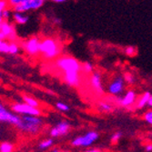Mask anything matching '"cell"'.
<instances>
[{
    "mask_svg": "<svg viewBox=\"0 0 152 152\" xmlns=\"http://www.w3.org/2000/svg\"><path fill=\"white\" fill-rule=\"evenodd\" d=\"M144 119L150 125H152V110L151 111H148L145 115H144Z\"/></svg>",
    "mask_w": 152,
    "mask_h": 152,
    "instance_id": "obj_30",
    "label": "cell"
},
{
    "mask_svg": "<svg viewBox=\"0 0 152 152\" xmlns=\"http://www.w3.org/2000/svg\"><path fill=\"white\" fill-rule=\"evenodd\" d=\"M70 125L69 123L66 121H61L57 124L56 127H54L50 130V135L52 137H58V136H63L66 135L68 131H69Z\"/></svg>",
    "mask_w": 152,
    "mask_h": 152,
    "instance_id": "obj_13",
    "label": "cell"
},
{
    "mask_svg": "<svg viewBox=\"0 0 152 152\" xmlns=\"http://www.w3.org/2000/svg\"><path fill=\"white\" fill-rule=\"evenodd\" d=\"M12 110L18 115H30V116H40L41 110L38 107H32L26 103H16L12 105Z\"/></svg>",
    "mask_w": 152,
    "mask_h": 152,
    "instance_id": "obj_6",
    "label": "cell"
},
{
    "mask_svg": "<svg viewBox=\"0 0 152 152\" xmlns=\"http://www.w3.org/2000/svg\"><path fill=\"white\" fill-rule=\"evenodd\" d=\"M146 150H147L148 152L152 151V145H148V146L146 147Z\"/></svg>",
    "mask_w": 152,
    "mask_h": 152,
    "instance_id": "obj_35",
    "label": "cell"
},
{
    "mask_svg": "<svg viewBox=\"0 0 152 152\" xmlns=\"http://www.w3.org/2000/svg\"><path fill=\"white\" fill-rule=\"evenodd\" d=\"M99 137V134L96 131H89L85 136L78 137L73 140L72 144L76 147H88Z\"/></svg>",
    "mask_w": 152,
    "mask_h": 152,
    "instance_id": "obj_10",
    "label": "cell"
},
{
    "mask_svg": "<svg viewBox=\"0 0 152 152\" xmlns=\"http://www.w3.org/2000/svg\"><path fill=\"white\" fill-rule=\"evenodd\" d=\"M148 106L152 107V95H150V96H149V99L148 101Z\"/></svg>",
    "mask_w": 152,
    "mask_h": 152,
    "instance_id": "obj_34",
    "label": "cell"
},
{
    "mask_svg": "<svg viewBox=\"0 0 152 152\" xmlns=\"http://www.w3.org/2000/svg\"><path fill=\"white\" fill-rule=\"evenodd\" d=\"M0 38L10 41H17L18 35L16 26L10 20H4L0 25Z\"/></svg>",
    "mask_w": 152,
    "mask_h": 152,
    "instance_id": "obj_5",
    "label": "cell"
},
{
    "mask_svg": "<svg viewBox=\"0 0 152 152\" xmlns=\"http://www.w3.org/2000/svg\"><path fill=\"white\" fill-rule=\"evenodd\" d=\"M45 1H47V0H45Z\"/></svg>",
    "mask_w": 152,
    "mask_h": 152,
    "instance_id": "obj_38",
    "label": "cell"
},
{
    "mask_svg": "<svg viewBox=\"0 0 152 152\" xmlns=\"http://www.w3.org/2000/svg\"><path fill=\"white\" fill-rule=\"evenodd\" d=\"M45 0H32L30 2H25L23 4L18 5L16 7H11L14 12L26 13L29 11H36L43 7L45 4Z\"/></svg>",
    "mask_w": 152,
    "mask_h": 152,
    "instance_id": "obj_8",
    "label": "cell"
},
{
    "mask_svg": "<svg viewBox=\"0 0 152 152\" xmlns=\"http://www.w3.org/2000/svg\"><path fill=\"white\" fill-rule=\"evenodd\" d=\"M87 152H99V150H88Z\"/></svg>",
    "mask_w": 152,
    "mask_h": 152,
    "instance_id": "obj_36",
    "label": "cell"
},
{
    "mask_svg": "<svg viewBox=\"0 0 152 152\" xmlns=\"http://www.w3.org/2000/svg\"><path fill=\"white\" fill-rule=\"evenodd\" d=\"M125 85H126V82H125V79H124V77L116 76L108 84L107 91L111 95L118 96L122 94L123 91L125 90Z\"/></svg>",
    "mask_w": 152,
    "mask_h": 152,
    "instance_id": "obj_9",
    "label": "cell"
},
{
    "mask_svg": "<svg viewBox=\"0 0 152 152\" xmlns=\"http://www.w3.org/2000/svg\"><path fill=\"white\" fill-rule=\"evenodd\" d=\"M55 66L63 74H75L82 72V64L72 56H59L55 61Z\"/></svg>",
    "mask_w": 152,
    "mask_h": 152,
    "instance_id": "obj_2",
    "label": "cell"
},
{
    "mask_svg": "<svg viewBox=\"0 0 152 152\" xmlns=\"http://www.w3.org/2000/svg\"><path fill=\"white\" fill-rule=\"evenodd\" d=\"M12 16H13V9L10 7L5 8L3 10L2 17H3L4 20H10L12 18Z\"/></svg>",
    "mask_w": 152,
    "mask_h": 152,
    "instance_id": "obj_22",
    "label": "cell"
},
{
    "mask_svg": "<svg viewBox=\"0 0 152 152\" xmlns=\"http://www.w3.org/2000/svg\"><path fill=\"white\" fill-rule=\"evenodd\" d=\"M89 83L92 89L99 95H102L104 93V86H103V80L102 75L99 71H93L90 74Z\"/></svg>",
    "mask_w": 152,
    "mask_h": 152,
    "instance_id": "obj_11",
    "label": "cell"
},
{
    "mask_svg": "<svg viewBox=\"0 0 152 152\" xmlns=\"http://www.w3.org/2000/svg\"><path fill=\"white\" fill-rule=\"evenodd\" d=\"M21 120V116L15 112H11L0 102V122H7L12 125L18 126Z\"/></svg>",
    "mask_w": 152,
    "mask_h": 152,
    "instance_id": "obj_7",
    "label": "cell"
},
{
    "mask_svg": "<svg viewBox=\"0 0 152 152\" xmlns=\"http://www.w3.org/2000/svg\"><path fill=\"white\" fill-rule=\"evenodd\" d=\"M94 71V65L90 62H84L82 64V72L84 74H91Z\"/></svg>",
    "mask_w": 152,
    "mask_h": 152,
    "instance_id": "obj_19",
    "label": "cell"
},
{
    "mask_svg": "<svg viewBox=\"0 0 152 152\" xmlns=\"http://www.w3.org/2000/svg\"><path fill=\"white\" fill-rule=\"evenodd\" d=\"M62 47L58 39L45 37L40 41L39 55L46 60L57 59L61 54Z\"/></svg>",
    "mask_w": 152,
    "mask_h": 152,
    "instance_id": "obj_1",
    "label": "cell"
},
{
    "mask_svg": "<svg viewBox=\"0 0 152 152\" xmlns=\"http://www.w3.org/2000/svg\"><path fill=\"white\" fill-rule=\"evenodd\" d=\"M99 107L101 109V111H105V112H109L112 110V107L106 102H99Z\"/></svg>",
    "mask_w": 152,
    "mask_h": 152,
    "instance_id": "obj_27",
    "label": "cell"
},
{
    "mask_svg": "<svg viewBox=\"0 0 152 152\" xmlns=\"http://www.w3.org/2000/svg\"><path fill=\"white\" fill-rule=\"evenodd\" d=\"M53 21H54V24H58V25L61 24V20H60L59 18H55L53 19Z\"/></svg>",
    "mask_w": 152,
    "mask_h": 152,
    "instance_id": "obj_33",
    "label": "cell"
},
{
    "mask_svg": "<svg viewBox=\"0 0 152 152\" xmlns=\"http://www.w3.org/2000/svg\"><path fill=\"white\" fill-rule=\"evenodd\" d=\"M63 80L69 87L77 88L81 83V76L79 73L75 74H65L63 75Z\"/></svg>",
    "mask_w": 152,
    "mask_h": 152,
    "instance_id": "obj_14",
    "label": "cell"
},
{
    "mask_svg": "<svg viewBox=\"0 0 152 152\" xmlns=\"http://www.w3.org/2000/svg\"><path fill=\"white\" fill-rule=\"evenodd\" d=\"M137 94L134 90H129L127 93L124 95V96H118L117 98V103L122 107H129L136 101Z\"/></svg>",
    "mask_w": 152,
    "mask_h": 152,
    "instance_id": "obj_12",
    "label": "cell"
},
{
    "mask_svg": "<svg viewBox=\"0 0 152 152\" xmlns=\"http://www.w3.org/2000/svg\"><path fill=\"white\" fill-rule=\"evenodd\" d=\"M9 52V41L0 38V53L8 54Z\"/></svg>",
    "mask_w": 152,
    "mask_h": 152,
    "instance_id": "obj_18",
    "label": "cell"
},
{
    "mask_svg": "<svg viewBox=\"0 0 152 152\" xmlns=\"http://www.w3.org/2000/svg\"><path fill=\"white\" fill-rule=\"evenodd\" d=\"M7 2H8V6L10 7H16L18 5L26 2V0H7Z\"/></svg>",
    "mask_w": 152,
    "mask_h": 152,
    "instance_id": "obj_28",
    "label": "cell"
},
{
    "mask_svg": "<svg viewBox=\"0 0 152 152\" xmlns=\"http://www.w3.org/2000/svg\"><path fill=\"white\" fill-rule=\"evenodd\" d=\"M22 49L21 45L18 44V41H10L9 42V55H12V56H15V55H18L20 53V50Z\"/></svg>",
    "mask_w": 152,
    "mask_h": 152,
    "instance_id": "obj_16",
    "label": "cell"
},
{
    "mask_svg": "<svg viewBox=\"0 0 152 152\" xmlns=\"http://www.w3.org/2000/svg\"><path fill=\"white\" fill-rule=\"evenodd\" d=\"M43 121L38 116L23 115L21 116V120L17 126L19 130L26 133L36 134L42 128Z\"/></svg>",
    "mask_w": 152,
    "mask_h": 152,
    "instance_id": "obj_3",
    "label": "cell"
},
{
    "mask_svg": "<svg viewBox=\"0 0 152 152\" xmlns=\"http://www.w3.org/2000/svg\"><path fill=\"white\" fill-rule=\"evenodd\" d=\"M50 1H52L54 3H57V4H61V3H65V2L68 1V0H50Z\"/></svg>",
    "mask_w": 152,
    "mask_h": 152,
    "instance_id": "obj_32",
    "label": "cell"
},
{
    "mask_svg": "<svg viewBox=\"0 0 152 152\" xmlns=\"http://www.w3.org/2000/svg\"><path fill=\"white\" fill-rule=\"evenodd\" d=\"M121 136H122V134H121L120 132H116V133L112 136V137H111L112 141L117 142V141L120 139V137H121Z\"/></svg>",
    "mask_w": 152,
    "mask_h": 152,
    "instance_id": "obj_31",
    "label": "cell"
},
{
    "mask_svg": "<svg viewBox=\"0 0 152 152\" xmlns=\"http://www.w3.org/2000/svg\"><path fill=\"white\" fill-rule=\"evenodd\" d=\"M8 2L7 0H0V25L2 24V22L4 21V18L2 17V13L3 10L7 7H8Z\"/></svg>",
    "mask_w": 152,
    "mask_h": 152,
    "instance_id": "obj_23",
    "label": "cell"
},
{
    "mask_svg": "<svg viewBox=\"0 0 152 152\" xmlns=\"http://www.w3.org/2000/svg\"><path fill=\"white\" fill-rule=\"evenodd\" d=\"M56 107H57V108L59 110V111H62V112L69 111V107H68L66 104L63 103V102H58L56 104Z\"/></svg>",
    "mask_w": 152,
    "mask_h": 152,
    "instance_id": "obj_26",
    "label": "cell"
},
{
    "mask_svg": "<svg viewBox=\"0 0 152 152\" xmlns=\"http://www.w3.org/2000/svg\"><path fill=\"white\" fill-rule=\"evenodd\" d=\"M23 100H24L25 103L28 104V105H30L32 107H38V106H39V103H38V101L37 99L31 98V96H23Z\"/></svg>",
    "mask_w": 152,
    "mask_h": 152,
    "instance_id": "obj_20",
    "label": "cell"
},
{
    "mask_svg": "<svg viewBox=\"0 0 152 152\" xmlns=\"http://www.w3.org/2000/svg\"><path fill=\"white\" fill-rule=\"evenodd\" d=\"M52 152H58V149H54Z\"/></svg>",
    "mask_w": 152,
    "mask_h": 152,
    "instance_id": "obj_37",
    "label": "cell"
},
{
    "mask_svg": "<svg viewBox=\"0 0 152 152\" xmlns=\"http://www.w3.org/2000/svg\"><path fill=\"white\" fill-rule=\"evenodd\" d=\"M52 144H53V140H44L43 142H41L39 144V148H48Z\"/></svg>",
    "mask_w": 152,
    "mask_h": 152,
    "instance_id": "obj_29",
    "label": "cell"
},
{
    "mask_svg": "<svg viewBox=\"0 0 152 152\" xmlns=\"http://www.w3.org/2000/svg\"><path fill=\"white\" fill-rule=\"evenodd\" d=\"M14 149V147L12 144L5 142L0 145V152H12Z\"/></svg>",
    "mask_w": 152,
    "mask_h": 152,
    "instance_id": "obj_24",
    "label": "cell"
},
{
    "mask_svg": "<svg viewBox=\"0 0 152 152\" xmlns=\"http://www.w3.org/2000/svg\"><path fill=\"white\" fill-rule=\"evenodd\" d=\"M123 77H124V79H125V82L127 83L128 85H133L135 83V77L131 73L127 72V73H125L123 75Z\"/></svg>",
    "mask_w": 152,
    "mask_h": 152,
    "instance_id": "obj_25",
    "label": "cell"
},
{
    "mask_svg": "<svg viewBox=\"0 0 152 152\" xmlns=\"http://www.w3.org/2000/svg\"><path fill=\"white\" fill-rule=\"evenodd\" d=\"M150 95H151V94H150L149 92H145V93H143V95L140 96V100L137 101V108H142V107H144L145 106H147V105H148V99H149Z\"/></svg>",
    "mask_w": 152,
    "mask_h": 152,
    "instance_id": "obj_17",
    "label": "cell"
},
{
    "mask_svg": "<svg viewBox=\"0 0 152 152\" xmlns=\"http://www.w3.org/2000/svg\"><path fill=\"white\" fill-rule=\"evenodd\" d=\"M137 53V48L133 46H129L124 48V54L127 55L128 57H135Z\"/></svg>",
    "mask_w": 152,
    "mask_h": 152,
    "instance_id": "obj_21",
    "label": "cell"
},
{
    "mask_svg": "<svg viewBox=\"0 0 152 152\" xmlns=\"http://www.w3.org/2000/svg\"><path fill=\"white\" fill-rule=\"evenodd\" d=\"M41 39L37 36H32L21 43L22 49L30 57H36L39 55Z\"/></svg>",
    "mask_w": 152,
    "mask_h": 152,
    "instance_id": "obj_4",
    "label": "cell"
},
{
    "mask_svg": "<svg viewBox=\"0 0 152 152\" xmlns=\"http://www.w3.org/2000/svg\"><path fill=\"white\" fill-rule=\"evenodd\" d=\"M12 20L15 22L17 25H26L27 22L29 21V17L26 15V13H21V12H14L13 11V16H12Z\"/></svg>",
    "mask_w": 152,
    "mask_h": 152,
    "instance_id": "obj_15",
    "label": "cell"
}]
</instances>
